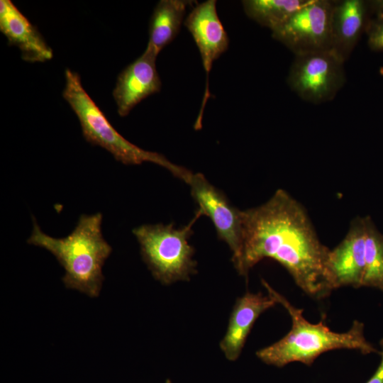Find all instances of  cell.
<instances>
[{"label":"cell","mask_w":383,"mask_h":383,"mask_svg":"<svg viewBox=\"0 0 383 383\" xmlns=\"http://www.w3.org/2000/svg\"><path fill=\"white\" fill-rule=\"evenodd\" d=\"M243 235L237 272L247 277L265 258L291 274L297 286L317 299L335 289L329 270L331 250L319 240L304 207L284 189L262 205L242 211Z\"/></svg>","instance_id":"cell-1"},{"label":"cell","mask_w":383,"mask_h":383,"mask_svg":"<svg viewBox=\"0 0 383 383\" xmlns=\"http://www.w3.org/2000/svg\"><path fill=\"white\" fill-rule=\"evenodd\" d=\"M101 213L82 214L73 231L66 237L53 238L45 233L33 219V230L27 243L51 252L65 270L62 282L68 289L89 296H98L104 277L102 267L112 248L104 239Z\"/></svg>","instance_id":"cell-2"},{"label":"cell","mask_w":383,"mask_h":383,"mask_svg":"<svg viewBox=\"0 0 383 383\" xmlns=\"http://www.w3.org/2000/svg\"><path fill=\"white\" fill-rule=\"evenodd\" d=\"M261 282L268 294L287 310L292 319V328L285 336L256 352L257 357L264 363L282 367L299 362L311 366L320 355L336 349L356 350L362 354L377 353L364 335L363 323L354 321L350 328L344 333L331 331L323 319L312 323L304 317L303 309L292 304L264 279Z\"/></svg>","instance_id":"cell-3"},{"label":"cell","mask_w":383,"mask_h":383,"mask_svg":"<svg viewBox=\"0 0 383 383\" xmlns=\"http://www.w3.org/2000/svg\"><path fill=\"white\" fill-rule=\"evenodd\" d=\"M65 76L62 96L77 115L87 142L105 149L123 164L152 162L163 167L174 177L189 184L193 174L189 170L171 162L158 152L140 148L120 134L85 91L77 72L67 68Z\"/></svg>","instance_id":"cell-4"},{"label":"cell","mask_w":383,"mask_h":383,"mask_svg":"<svg viewBox=\"0 0 383 383\" xmlns=\"http://www.w3.org/2000/svg\"><path fill=\"white\" fill-rule=\"evenodd\" d=\"M201 216L197 210L192 220L179 228L173 223H157L142 225L133 230L143 261L155 279L162 284L189 281L196 272L194 249L189 240L193 233V225Z\"/></svg>","instance_id":"cell-5"},{"label":"cell","mask_w":383,"mask_h":383,"mask_svg":"<svg viewBox=\"0 0 383 383\" xmlns=\"http://www.w3.org/2000/svg\"><path fill=\"white\" fill-rule=\"evenodd\" d=\"M344 61L331 50L295 55L287 76L290 89L303 100H333L346 82Z\"/></svg>","instance_id":"cell-6"},{"label":"cell","mask_w":383,"mask_h":383,"mask_svg":"<svg viewBox=\"0 0 383 383\" xmlns=\"http://www.w3.org/2000/svg\"><path fill=\"white\" fill-rule=\"evenodd\" d=\"M332 8L333 1L308 0L272 31V38L294 55L331 50Z\"/></svg>","instance_id":"cell-7"},{"label":"cell","mask_w":383,"mask_h":383,"mask_svg":"<svg viewBox=\"0 0 383 383\" xmlns=\"http://www.w3.org/2000/svg\"><path fill=\"white\" fill-rule=\"evenodd\" d=\"M202 215L212 221L218 238L232 252V262L238 260L242 247V211L233 206L225 194L201 173L193 174L188 184Z\"/></svg>","instance_id":"cell-8"},{"label":"cell","mask_w":383,"mask_h":383,"mask_svg":"<svg viewBox=\"0 0 383 383\" xmlns=\"http://www.w3.org/2000/svg\"><path fill=\"white\" fill-rule=\"evenodd\" d=\"M184 24L198 47L206 74L202 104L194 126L195 130H199L202 127L204 107L210 96L209 72L213 62L227 50L229 39L218 18L216 0H207L198 4L187 16Z\"/></svg>","instance_id":"cell-9"},{"label":"cell","mask_w":383,"mask_h":383,"mask_svg":"<svg viewBox=\"0 0 383 383\" xmlns=\"http://www.w3.org/2000/svg\"><path fill=\"white\" fill-rule=\"evenodd\" d=\"M157 57L145 49L118 76L113 96L120 116H126L142 100L160 91L162 82L156 68Z\"/></svg>","instance_id":"cell-10"},{"label":"cell","mask_w":383,"mask_h":383,"mask_svg":"<svg viewBox=\"0 0 383 383\" xmlns=\"http://www.w3.org/2000/svg\"><path fill=\"white\" fill-rule=\"evenodd\" d=\"M365 252V218H358L353 221L345 237L329 253L328 270L335 289L344 286L362 287Z\"/></svg>","instance_id":"cell-11"},{"label":"cell","mask_w":383,"mask_h":383,"mask_svg":"<svg viewBox=\"0 0 383 383\" xmlns=\"http://www.w3.org/2000/svg\"><path fill=\"white\" fill-rule=\"evenodd\" d=\"M270 295L261 292H247L237 299L231 314L228 326L219 346L226 359L236 360L258 317L277 304Z\"/></svg>","instance_id":"cell-12"},{"label":"cell","mask_w":383,"mask_h":383,"mask_svg":"<svg viewBox=\"0 0 383 383\" xmlns=\"http://www.w3.org/2000/svg\"><path fill=\"white\" fill-rule=\"evenodd\" d=\"M0 30L10 45L16 46L23 60L43 62L53 52L37 28L10 0L0 1Z\"/></svg>","instance_id":"cell-13"},{"label":"cell","mask_w":383,"mask_h":383,"mask_svg":"<svg viewBox=\"0 0 383 383\" xmlns=\"http://www.w3.org/2000/svg\"><path fill=\"white\" fill-rule=\"evenodd\" d=\"M370 18L368 1H333L331 50L344 62L365 32Z\"/></svg>","instance_id":"cell-14"},{"label":"cell","mask_w":383,"mask_h":383,"mask_svg":"<svg viewBox=\"0 0 383 383\" xmlns=\"http://www.w3.org/2000/svg\"><path fill=\"white\" fill-rule=\"evenodd\" d=\"M189 0H161L150 21L149 40L146 49L156 56L178 35L184 21Z\"/></svg>","instance_id":"cell-15"},{"label":"cell","mask_w":383,"mask_h":383,"mask_svg":"<svg viewBox=\"0 0 383 383\" xmlns=\"http://www.w3.org/2000/svg\"><path fill=\"white\" fill-rule=\"evenodd\" d=\"M308 0H244L246 15L272 31L285 23Z\"/></svg>","instance_id":"cell-16"},{"label":"cell","mask_w":383,"mask_h":383,"mask_svg":"<svg viewBox=\"0 0 383 383\" xmlns=\"http://www.w3.org/2000/svg\"><path fill=\"white\" fill-rule=\"evenodd\" d=\"M365 223V270L362 287H372L383 291V235L368 218Z\"/></svg>","instance_id":"cell-17"},{"label":"cell","mask_w":383,"mask_h":383,"mask_svg":"<svg viewBox=\"0 0 383 383\" xmlns=\"http://www.w3.org/2000/svg\"><path fill=\"white\" fill-rule=\"evenodd\" d=\"M365 33L370 48L383 51V18H370Z\"/></svg>","instance_id":"cell-18"},{"label":"cell","mask_w":383,"mask_h":383,"mask_svg":"<svg viewBox=\"0 0 383 383\" xmlns=\"http://www.w3.org/2000/svg\"><path fill=\"white\" fill-rule=\"evenodd\" d=\"M381 350L379 352L381 356L380 363L373 375L365 383H383V338L379 342Z\"/></svg>","instance_id":"cell-19"},{"label":"cell","mask_w":383,"mask_h":383,"mask_svg":"<svg viewBox=\"0 0 383 383\" xmlns=\"http://www.w3.org/2000/svg\"><path fill=\"white\" fill-rule=\"evenodd\" d=\"M370 18H383V0L368 1Z\"/></svg>","instance_id":"cell-20"},{"label":"cell","mask_w":383,"mask_h":383,"mask_svg":"<svg viewBox=\"0 0 383 383\" xmlns=\"http://www.w3.org/2000/svg\"><path fill=\"white\" fill-rule=\"evenodd\" d=\"M166 383H171V381L170 379H167Z\"/></svg>","instance_id":"cell-21"}]
</instances>
